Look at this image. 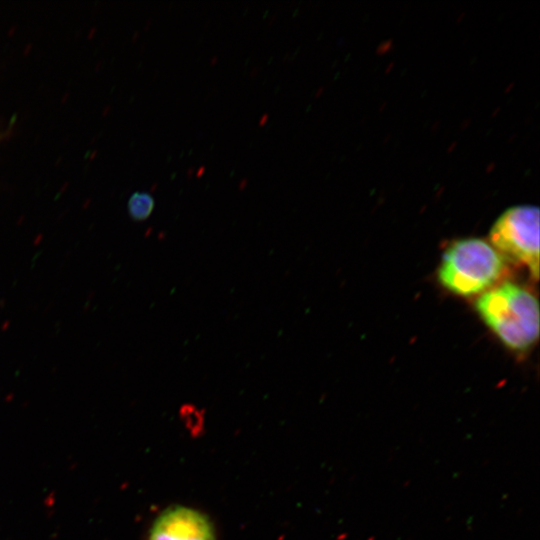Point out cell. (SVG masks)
Masks as SVG:
<instances>
[{
    "label": "cell",
    "instance_id": "3",
    "mask_svg": "<svg viewBox=\"0 0 540 540\" xmlns=\"http://www.w3.org/2000/svg\"><path fill=\"white\" fill-rule=\"evenodd\" d=\"M493 247L501 256L526 265L535 280L539 274V209L520 205L507 209L490 231Z\"/></svg>",
    "mask_w": 540,
    "mask_h": 540
},
{
    "label": "cell",
    "instance_id": "4",
    "mask_svg": "<svg viewBox=\"0 0 540 540\" xmlns=\"http://www.w3.org/2000/svg\"><path fill=\"white\" fill-rule=\"evenodd\" d=\"M148 540H216L210 518L187 506H171L154 520Z\"/></svg>",
    "mask_w": 540,
    "mask_h": 540
},
{
    "label": "cell",
    "instance_id": "2",
    "mask_svg": "<svg viewBox=\"0 0 540 540\" xmlns=\"http://www.w3.org/2000/svg\"><path fill=\"white\" fill-rule=\"evenodd\" d=\"M504 259L489 243L462 239L445 251L438 277L442 285L461 296H472L492 286L504 270Z\"/></svg>",
    "mask_w": 540,
    "mask_h": 540
},
{
    "label": "cell",
    "instance_id": "1",
    "mask_svg": "<svg viewBox=\"0 0 540 540\" xmlns=\"http://www.w3.org/2000/svg\"><path fill=\"white\" fill-rule=\"evenodd\" d=\"M476 309L486 325L510 349H528L539 335L538 301L525 288L505 282L485 292Z\"/></svg>",
    "mask_w": 540,
    "mask_h": 540
},
{
    "label": "cell",
    "instance_id": "5",
    "mask_svg": "<svg viewBox=\"0 0 540 540\" xmlns=\"http://www.w3.org/2000/svg\"><path fill=\"white\" fill-rule=\"evenodd\" d=\"M154 198L147 192H135L128 201V213L135 221L146 220L154 210Z\"/></svg>",
    "mask_w": 540,
    "mask_h": 540
}]
</instances>
